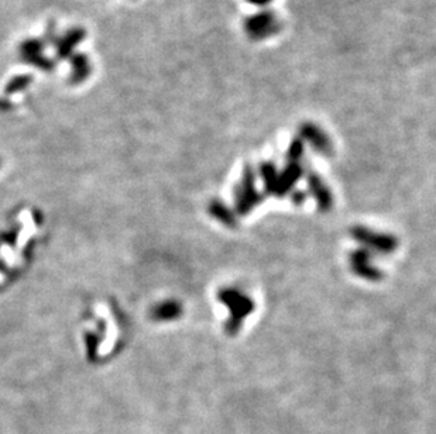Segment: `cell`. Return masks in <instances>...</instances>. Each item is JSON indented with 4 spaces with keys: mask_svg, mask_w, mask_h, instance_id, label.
Masks as SVG:
<instances>
[{
    "mask_svg": "<svg viewBox=\"0 0 436 434\" xmlns=\"http://www.w3.org/2000/svg\"><path fill=\"white\" fill-rule=\"evenodd\" d=\"M244 30L252 38L263 40L278 33L280 22L273 12H262L244 22Z\"/></svg>",
    "mask_w": 436,
    "mask_h": 434,
    "instance_id": "cell-1",
    "label": "cell"
},
{
    "mask_svg": "<svg viewBox=\"0 0 436 434\" xmlns=\"http://www.w3.org/2000/svg\"><path fill=\"white\" fill-rule=\"evenodd\" d=\"M85 38V30L84 29H73L70 30L64 37H62L61 40H58L55 44H57V54H58V58H67L71 55L74 47H77L82 40Z\"/></svg>",
    "mask_w": 436,
    "mask_h": 434,
    "instance_id": "cell-2",
    "label": "cell"
},
{
    "mask_svg": "<svg viewBox=\"0 0 436 434\" xmlns=\"http://www.w3.org/2000/svg\"><path fill=\"white\" fill-rule=\"evenodd\" d=\"M73 65V74H71V82L73 84H81L91 75V62L89 58H87L84 54H77L71 58Z\"/></svg>",
    "mask_w": 436,
    "mask_h": 434,
    "instance_id": "cell-3",
    "label": "cell"
},
{
    "mask_svg": "<svg viewBox=\"0 0 436 434\" xmlns=\"http://www.w3.org/2000/svg\"><path fill=\"white\" fill-rule=\"evenodd\" d=\"M31 84V77L29 75H19V77H15L5 88V92L8 95H13V93H17V92H22L24 91L29 85Z\"/></svg>",
    "mask_w": 436,
    "mask_h": 434,
    "instance_id": "cell-4",
    "label": "cell"
},
{
    "mask_svg": "<svg viewBox=\"0 0 436 434\" xmlns=\"http://www.w3.org/2000/svg\"><path fill=\"white\" fill-rule=\"evenodd\" d=\"M247 2L253 3L255 6H266V5H269L270 2H273V0H247Z\"/></svg>",
    "mask_w": 436,
    "mask_h": 434,
    "instance_id": "cell-5",
    "label": "cell"
},
{
    "mask_svg": "<svg viewBox=\"0 0 436 434\" xmlns=\"http://www.w3.org/2000/svg\"><path fill=\"white\" fill-rule=\"evenodd\" d=\"M10 106H12V104H10L8 100L0 99V110H8Z\"/></svg>",
    "mask_w": 436,
    "mask_h": 434,
    "instance_id": "cell-6",
    "label": "cell"
}]
</instances>
